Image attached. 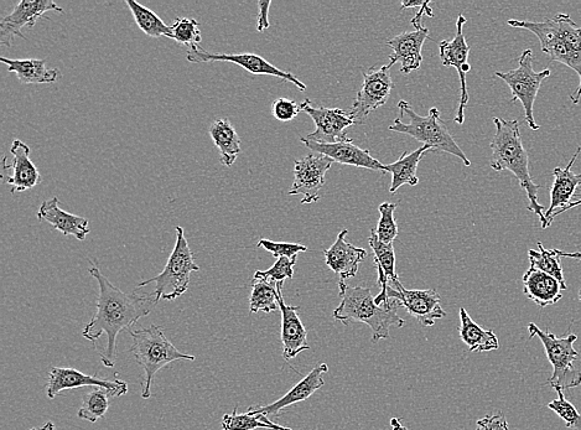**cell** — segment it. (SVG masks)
<instances>
[{
  "label": "cell",
  "mask_w": 581,
  "mask_h": 430,
  "mask_svg": "<svg viewBox=\"0 0 581 430\" xmlns=\"http://www.w3.org/2000/svg\"><path fill=\"white\" fill-rule=\"evenodd\" d=\"M555 391H557L559 398L549 403L548 408L557 413L569 429L581 430V414L564 396V391L560 390V388H555Z\"/></svg>",
  "instance_id": "40"
},
{
  "label": "cell",
  "mask_w": 581,
  "mask_h": 430,
  "mask_svg": "<svg viewBox=\"0 0 581 430\" xmlns=\"http://www.w3.org/2000/svg\"><path fill=\"white\" fill-rule=\"evenodd\" d=\"M397 209V204H392V202H383L378 206V211H380V220H378L377 227L375 229L378 240L387 245H391L398 237L399 229L394 219V211Z\"/></svg>",
  "instance_id": "36"
},
{
  "label": "cell",
  "mask_w": 581,
  "mask_h": 430,
  "mask_svg": "<svg viewBox=\"0 0 581 430\" xmlns=\"http://www.w3.org/2000/svg\"><path fill=\"white\" fill-rule=\"evenodd\" d=\"M580 205H581V199H579L577 201H573L572 204H569L567 207H564V209L555 212V214L552 216V222L555 219V217H558L559 215H562L563 212L568 211V210L575 209V207H578Z\"/></svg>",
  "instance_id": "47"
},
{
  "label": "cell",
  "mask_w": 581,
  "mask_h": 430,
  "mask_svg": "<svg viewBox=\"0 0 581 430\" xmlns=\"http://www.w3.org/2000/svg\"><path fill=\"white\" fill-rule=\"evenodd\" d=\"M297 264V257L278 258L277 262L267 271H257L254 273L253 281H267L271 283H284L285 279L294 277V266Z\"/></svg>",
  "instance_id": "37"
},
{
  "label": "cell",
  "mask_w": 581,
  "mask_h": 430,
  "mask_svg": "<svg viewBox=\"0 0 581 430\" xmlns=\"http://www.w3.org/2000/svg\"><path fill=\"white\" fill-rule=\"evenodd\" d=\"M209 133L216 148L219 149L222 165L232 167L241 154V138L230 119L217 118L212 122Z\"/></svg>",
  "instance_id": "29"
},
{
  "label": "cell",
  "mask_w": 581,
  "mask_h": 430,
  "mask_svg": "<svg viewBox=\"0 0 581 430\" xmlns=\"http://www.w3.org/2000/svg\"><path fill=\"white\" fill-rule=\"evenodd\" d=\"M523 293L539 308H547L554 305L563 298L562 290L567 288L562 283L549 274L539 271V269L529 267L522 278Z\"/></svg>",
  "instance_id": "26"
},
{
  "label": "cell",
  "mask_w": 581,
  "mask_h": 430,
  "mask_svg": "<svg viewBox=\"0 0 581 430\" xmlns=\"http://www.w3.org/2000/svg\"><path fill=\"white\" fill-rule=\"evenodd\" d=\"M186 59L189 62H195V64L214 61L232 62V64L241 66L246 71L251 72L252 75L278 77L280 80L290 82V84L297 86L300 91H306V85L297 76L278 69L271 62L256 54H214L200 48L199 45H194L189 48Z\"/></svg>",
  "instance_id": "14"
},
{
  "label": "cell",
  "mask_w": 581,
  "mask_h": 430,
  "mask_svg": "<svg viewBox=\"0 0 581 430\" xmlns=\"http://www.w3.org/2000/svg\"><path fill=\"white\" fill-rule=\"evenodd\" d=\"M279 309L277 284L267 281H253L249 310L251 313H272Z\"/></svg>",
  "instance_id": "35"
},
{
  "label": "cell",
  "mask_w": 581,
  "mask_h": 430,
  "mask_svg": "<svg viewBox=\"0 0 581 430\" xmlns=\"http://www.w3.org/2000/svg\"><path fill=\"white\" fill-rule=\"evenodd\" d=\"M497 77L505 81L512 92V102L520 101L525 110V118L528 127L532 131H538L539 126L534 119V102L541 90L542 82L551 76V70L544 69L541 72L533 70V51H523L518 59V67L508 72H496Z\"/></svg>",
  "instance_id": "9"
},
{
  "label": "cell",
  "mask_w": 581,
  "mask_h": 430,
  "mask_svg": "<svg viewBox=\"0 0 581 430\" xmlns=\"http://www.w3.org/2000/svg\"><path fill=\"white\" fill-rule=\"evenodd\" d=\"M173 40L186 46L199 45L201 41L200 24L193 18H178L171 25Z\"/></svg>",
  "instance_id": "38"
},
{
  "label": "cell",
  "mask_w": 581,
  "mask_h": 430,
  "mask_svg": "<svg viewBox=\"0 0 581 430\" xmlns=\"http://www.w3.org/2000/svg\"><path fill=\"white\" fill-rule=\"evenodd\" d=\"M528 331L529 339L537 336L542 341L548 360L553 366V375L549 378L548 385H551L554 390L560 388L562 391L579 387L581 372L574 367V361L579 359V352L574 349L578 336L575 334L557 336L546 333L534 323L528 324Z\"/></svg>",
  "instance_id": "8"
},
{
  "label": "cell",
  "mask_w": 581,
  "mask_h": 430,
  "mask_svg": "<svg viewBox=\"0 0 581 430\" xmlns=\"http://www.w3.org/2000/svg\"><path fill=\"white\" fill-rule=\"evenodd\" d=\"M397 107L401 116L393 122L392 126H389V131L407 134L423 145H428L432 150L458 157L463 160L466 167H470V160L451 136L437 107L430 108L425 117L417 115L406 101H399Z\"/></svg>",
  "instance_id": "6"
},
{
  "label": "cell",
  "mask_w": 581,
  "mask_h": 430,
  "mask_svg": "<svg viewBox=\"0 0 581 430\" xmlns=\"http://www.w3.org/2000/svg\"><path fill=\"white\" fill-rule=\"evenodd\" d=\"M432 150L428 145H423L418 149H415L412 153L404 152L402 157L397 159L396 162L386 165V173L392 174V183L389 186V193H397L403 185H418L419 179L417 176V170L419 167L420 160H422L423 155Z\"/></svg>",
  "instance_id": "30"
},
{
  "label": "cell",
  "mask_w": 581,
  "mask_h": 430,
  "mask_svg": "<svg viewBox=\"0 0 581 430\" xmlns=\"http://www.w3.org/2000/svg\"><path fill=\"white\" fill-rule=\"evenodd\" d=\"M81 387H100L110 391L113 397H121L128 393V383L114 378V380H102L97 375L88 376L72 367H54L49 373L46 383V395L50 400L66 390H75Z\"/></svg>",
  "instance_id": "17"
},
{
  "label": "cell",
  "mask_w": 581,
  "mask_h": 430,
  "mask_svg": "<svg viewBox=\"0 0 581 430\" xmlns=\"http://www.w3.org/2000/svg\"><path fill=\"white\" fill-rule=\"evenodd\" d=\"M272 2H258L259 13L257 17V30L259 33H263L264 30L269 29L271 27V23H269V8H271Z\"/></svg>",
  "instance_id": "44"
},
{
  "label": "cell",
  "mask_w": 581,
  "mask_h": 430,
  "mask_svg": "<svg viewBox=\"0 0 581 430\" xmlns=\"http://www.w3.org/2000/svg\"><path fill=\"white\" fill-rule=\"evenodd\" d=\"M258 428L268 429L267 424L262 422V414L254 416L251 412L238 413L237 407L231 414H225L222 419V430H256Z\"/></svg>",
  "instance_id": "39"
},
{
  "label": "cell",
  "mask_w": 581,
  "mask_h": 430,
  "mask_svg": "<svg viewBox=\"0 0 581 430\" xmlns=\"http://www.w3.org/2000/svg\"><path fill=\"white\" fill-rule=\"evenodd\" d=\"M537 246L539 251H528V258L529 262H531V267L539 269V271L558 279V281L562 283V286L567 288V284H565L564 281L562 263H560V258L562 257L559 256L557 248H554V250H547V248L542 245V242H538Z\"/></svg>",
  "instance_id": "34"
},
{
  "label": "cell",
  "mask_w": 581,
  "mask_h": 430,
  "mask_svg": "<svg viewBox=\"0 0 581 430\" xmlns=\"http://www.w3.org/2000/svg\"><path fill=\"white\" fill-rule=\"evenodd\" d=\"M199 266L194 261L193 252H191L188 240H186L183 227H176V242L173 252L166 263L162 273L157 277L147 279L138 284V288L149 286L155 283L153 292L155 299L160 300L178 299L186 293L189 288L190 276L193 272H199Z\"/></svg>",
  "instance_id": "7"
},
{
  "label": "cell",
  "mask_w": 581,
  "mask_h": 430,
  "mask_svg": "<svg viewBox=\"0 0 581 430\" xmlns=\"http://www.w3.org/2000/svg\"><path fill=\"white\" fill-rule=\"evenodd\" d=\"M258 247L263 248L269 253H272L274 258H293L298 257L300 252L308 251V247L299 245V243H289V242H273L267 240V238H262L258 242Z\"/></svg>",
  "instance_id": "41"
},
{
  "label": "cell",
  "mask_w": 581,
  "mask_h": 430,
  "mask_svg": "<svg viewBox=\"0 0 581 430\" xmlns=\"http://www.w3.org/2000/svg\"><path fill=\"white\" fill-rule=\"evenodd\" d=\"M110 397H113L112 393L105 388L92 387L83 395L82 406L77 416L83 421L96 423L98 419L105 417L110 409Z\"/></svg>",
  "instance_id": "33"
},
{
  "label": "cell",
  "mask_w": 581,
  "mask_h": 430,
  "mask_svg": "<svg viewBox=\"0 0 581 430\" xmlns=\"http://www.w3.org/2000/svg\"><path fill=\"white\" fill-rule=\"evenodd\" d=\"M341 303L335 309L334 318L345 326L363 323L372 330V343L389 338L391 326L403 328L406 321L397 313L399 303L389 300L388 303L377 305L371 289L366 287H350L344 281L339 282Z\"/></svg>",
  "instance_id": "4"
},
{
  "label": "cell",
  "mask_w": 581,
  "mask_h": 430,
  "mask_svg": "<svg viewBox=\"0 0 581 430\" xmlns=\"http://www.w3.org/2000/svg\"><path fill=\"white\" fill-rule=\"evenodd\" d=\"M512 28L525 29L537 36L544 54L577 72L580 84L570 100L574 105L581 101V27L568 14H557L544 22L508 20Z\"/></svg>",
  "instance_id": "3"
},
{
  "label": "cell",
  "mask_w": 581,
  "mask_h": 430,
  "mask_svg": "<svg viewBox=\"0 0 581 430\" xmlns=\"http://www.w3.org/2000/svg\"><path fill=\"white\" fill-rule=\"evenodd\" d=\"M391 426L393 430H409L407 427L403 426L402 419L396 417L391 419Z\"/></svg>",
  "instance_id": "49"
},
{
  "label": "cell",
  "mask_w": 581,
  "mask_h": 430,
  "mask_svg": "<svg viewBox=\"0 0 581 430\" xmlns=\"http://www.w3.org/2000/svg\"><path fill=\"white\" fill-rule=\"evenodd\" d=\"M284 283H277L278 304L280 313H282V344L283 357L289 361L295 359L300 352L310 349L308 344V333L305 326L299 318L298 307H290L285 304L283 298Z\"/></svg>",
  "instance_id": "21"
},
{
  "label": "cell",
  "mask_w": 581,
  "mask_h": 430,
  "mask_svg": "<svg viewBox=\"0 0 581 430\" xmlns=\"http://www.w3.org/2000/svg\"><path fill=\"white\" fill-rule=\"evenodd\" d=\"M38 219L48 222L55 230L64 236H74L77 240H85L90 233V224L85 217L69 214L60 209V201L57 198L45 200L40 205Z\"/></svg>",
  "instance_id": "25"
},
{
  "label": "cell",
  "mask_w": 581,
  "mask_h": 430,
  "mask_svg": "<svg viewBox=\"0 0 581 430\" xmlns=\"http://www.w3.org/2000/svg\"><path fill=\"white\" fill-rule=\"evenodd\" d=\"M300 112H302V107L288 98H278L272 105V115L280 122L293 121Z\"/></svg>",
  "instance_id": "42"
},
{
  "label": "cell",
  "mask_w": 581,
  "mask_h": 430,
  "mask_svg": "<svg viewBox=\"0 0 581 430\" xmlns=\"http://www.w3.org/2000/svg\"><path fill=\"white\" fill-rule=\"evenodd\" d=\"M332 160L319 153H310L295 160L294 183L289 195H303L302 204H314L320 199V190L325 185V175L329 172Z\"/></svg>",
  "instance_id": "13"
},
{
  "label": "cell",
  "mask_w": 581,
  "mask_h": 430,
  "mask_svg": "<svg viewBox=\"0 0 581 430\" xmlns=\"http://www.w3.org/2000/svg\"><path fill=\"white\" fill-rule=\"evenodd\" d=\"M392 62L381 67H372L363 74V84L357 92L356 100L350 110L355 124L366 123L372 112L385 106L393 88L391 76Z\"/></svg>",
  "instance_id": "10"
},
{
  "label": "cell",
  "mask_w": 581,
  "mask_h": 430,
  "mask_svg": "<svg viewBox=\"0 0 581 430\" xmlns=\"http://www.w3.org/2000/svg\"><path fill=\"white\" fill-rule=\"evenodd\" d=\"M413 31H404L396 38L387 41L389 48H392L393 54L389 62L396 64L401 62L402 74L409 75L413 71H418L422 66L423 55L422 49L425 40L429 38V30L422 24L414 27Z\"/></svg>",
  "instance_id": "20"
},
{
  "label": "cell",
  "mask_w": 581,
  "mask_h": 430,
  "mask_svg": "<svg viewBox=\"0 0 581 430\" xmlns=\"http://www.w3.org/2000/svg\"><path fill=\"white\" fill-rule=\"evenodd\" d=\"M389 300H397L399 307L417 319L424 328L434 326L435 321L446 316L440 305V294L434 289H406L401 282L389 283Z\"/></svg>",
  "instance_id": "11"
},
{
  "label": "cell",
  "mask_w": 581,
  "mask_h": 430,
  "mask_svg": "<svg viewBox=\"0 0 581 430\" xmlns=\"http://www.w3.org/2000/svg\"><path fill=\"white\" fill-rule=\"evenodd\" d=\"M8 71L18 76L20 84H54L61 77L57 69H49L45 60L0 58Z\"/></svg>",
  "instance_id": "28"
},
{
  "label": "cell",
  "mask_w": 581,
  "mask_h": 430,
  "mask_svg": "<svg viewBox=\"0 0 581 430\" xmlns=\"http://www.w3.org/2000/svg\"><path fill=\"white\" fill-rule=\"evenodd\" d=\"M368 243H370L373 256H375V267L378 273L377 283L381 286V293L377 295L375 302L377 305H383L389 302V283L399 281L396 273V253H394L393 243L387 245V243L378 240L375 229L371 230Z\"/></svg>",
  "instance_id": "27"
},
{
  "label": "cell",
  "mask_w": 581,
  "mask_h": 430,
  "mask_svg": "<svg viewBox=\"0 0 581 430\" xmlns=\"http://www.w3.org/2000/svg\"><path fill=\"white\" fill-rule=\"evenodd\" d=\"M559 256L560 257H567V258H572V259H578V261H581V253L580 252H575V253H565L562 251H559ZM579 300L581 302V288L579 290Z\"/></svg>",
  "instance_id": "48"
},
{
  "label": "cell",
  "mask_w": 581,
  "mask_h": 430,
  "mask_svg": "<svg viewBox=\"0 0 581 430\" xmlns=\"http://www.w3.org/2000/svg\"><path fill=\"white\" fill-rule=\"evenodd\" d=\"M302 112H305L313 119L316 129L310 133L308 141L321 144H334L346 141L347 129L354 126V119L349 112L340 110V108L313 107L308 98L300 105Z\"/></svg>",
  "instance_id": "15"
},
{
  "label": "cell",
  "mask_w": 581,
  "mask_h": 430,
  "mask_svg": "<svg viewBox=\"0 0 581 430\" xmlns=\"http://www.w3.org/2000/svg\"><path fill=\"white\" fill-rule=\"evenodd\" d=\"M262 422L266 423L268 426V429H271V430H292V429H289L287 427L278 426V424L273 423L271 421V419L267 418L266 416H263V414H262Z\"/></svg>",
  "instance_id": "46"
},
{
  "label": "cell",
  "mask_w": 581,
  "mask_h": 430,
  "mask_svg": "<svg viewBox=\"0 0 581 430\" xmlns=\"http://www.w3.org/2000/svg\"><path fill=\"white\" fill-rule=\"evenodd\" d=\"M306 148L311 152L325 155L334 163L342 165H351V167L373 170V172L386 173V165L378 162L373 158L367 149L357 147L354 139H346V141L337 142L334 144H321L308 141L305 137L300 138Z\"/></svg>",
  "instance_id": "18"
},
{
  "label": "cell",
  "mask_w": 581,
  "mask_h": 430,
  "mask_svg": "<svg viewBox=\"0 0 581 430\" xmlns=\"http://www.w3.org/2000/svg\"><path fill=\"white\" fill-rule=\"evenodd\" d=\"M466 18L463 14L459 15L456 20V34L454 39L443 40L439 44V55L442 59L443 65L446 67H455L460 77L461 95L458 108V115L455 117V122L464 124L465 110L469 103L468 85H466V75L471 70L469 62L470 46L466 43L464 35V25Z\"/></svg>",
  "instance_id": "12"
},
{
  "label": "cell",
  "mask_w": 581,
  "mask_h": 430,
  "mask_svg": "<svg viewBox=\"0 0 581 430\" xmlns=\"http://www.w3.org/2000/svg\"><path fill=\"white\" fill-rule=\"evenodd\" d=\"M328 371L329 367L326 364L316 366L308 376H305L302 381L297 383V385H295L287 395L280 398V400L268 404V406L251 408L248 412H251L254 416H257V414H263V416H266L267 418L278 417L283 409L293 406L295 403L308 400V398L313 396L316 391L320 390V388L325 385L323 375Z\"/></svg>",
  "instance_id": "23"
},
{
  "label": "cell",
  "mask_w": 581,
  "mask_h": 430,
  "mask_svg": "<svg viewBox=\"0 0 581 430\" xmlns=\"http://www.w3.org/2000/svg\"><path fill=\"white\" fill-rule=\"evenodd\" d=\"M349 231L342 230L337 235L334 245L324 251L326 266L341 281L354 278L359 272L360 264L365 261L367 251L346 241Z\"/></svg>",
  "instance_id": "22"
},
{
  "label": "cell",
  "mask_w": 581,
  "mask_h": 430,
  "mask_svg": "<svg viewBox=\"0 0 581 430\" xmlns=\"http://www.w3.org/2000/svg\"><path fill=\"white\" fill-rule=\"evenodd\" d=\"M133 339L131 354L144 371V381L142 383V398L148 400L152 397V383L155 375L165 366L174 361L189 360L194 361L195 356L184 354L171 344L166 338L162 326L152 324L149 328L136 331L129 330Z\"/></svg>",
  "instance_id": "5"
},
{
  "label": "cell",
  "mask_w": 581,
  "mask_h": 430,
  "mask_svg": "<svg viewBox=\"0 0 581 430\" xmlns=\"http://www.w3.org/2000/svg\"><path fill=\"white\" fill-rule=\"evenodd\" d=\"M425 2L423 0H415V2H406V0H402L401 8L404 9H411V8H422Z\"/></svg>",
  "instance_id": "45"
},
{
  "label": "cell",
  "mask_w": 581,
  "mask_h": 430,
  "mask_svg": "<svg viewBox=\"0 0 581 430\" xmlns=\"http://www.w3.org/2000/svg\"><path fill=\"white\" fill-rule=\"evenodd\" d=\"M496 132L490 144L492 150L490 167L496 172L508 170L516 176L521 188L526 191L529 205L528 210L534 212L541 221L542 229H548L544 206L539 204L538 191L543 186L534 183L529 174V158L523 147L520 123L517 119L494 118Z\"/></svg>",
  "instance_id": "2"
},
{
  "label": "cell",
  "mask_w": 581,
  "mask_h": 430,
  "mask_svg": "<svg viewBox=\"0 0 581 430\" xmlns=\"http://www.w3.org/2000/svg\"><path fill=\"white\" fill-rule=\"evenodd\" d=\"M581 153V147L573 155L572 160L565 168H555L553 170L554 181L551 189V205L546 211V220L548 226L552 224V216L555 212L564 209L569 204H572L579 186H581V174H575L573 167L575 160L578 159Z\"/></svg>",
  "instance_id": "24"
},
{
  "label": "cell",
  "mask_w": 581,
  "mask_h": 430,
  "mask_svg": "<svg viewBox=\"0 0 581 430\" xmlns=\"http://www.w3.org/2000/svg\"><path fill=\"white\" fill-rule=\"evenodd\" d=\"M88 273L96 279L100 295L96 314L85 326L82 335L92 343L100 340L102 335H107L105 350L100 351L101 361L106 367H113L116 364L118 334L152 313L158 302L153 293L140 294L137 290L133 293L122 292L96 266L88 268Z\"/></svg>",
  "instance_id": "1"
},
{
  "label": "cell",
  "mask_w": 581,
  "mask_h": 430,
  "mask_svg": "<svg viewBox=\"0 0 581 430\" xmlns=\"http://www.w3.org/2000/svg\"><path fill=\"white\" fill-rule=\"evenodd\" d=\"M476 430H510L505 416L502 413L487 416L476 423Z\"/></svg>",
  "instance_id": "43"
},
{
  "label": "cell",
  "mask_w": 581,
  "mask_h": 430,
  "mask_svg": "<svg viewBox=\"0 0 581 430\" xmlns=\"http://www.w3.org/2000/svg\"><path fill=\"white\" fill-rule=\"evenodd\" d=\"M129 10H131L134 20L138 28L143 31L145 35L150 38H169L173 39V31L171 27L166 25L157 14L144 5L134 2V0H126Z\"/></svg>",
  "instance_id": "32"
},
{
  "label": "cell",
  "mask_w": 581,
  "mask_h": 430,
  "mask_svg": "<svg viewBox=\"0 0 581 430\" xmlns=\"http://www.w3.org/2000/svg\"><path fill=\"white\" fill-rule=\"evenodd\" d=\"M460 321L459 333L461 340L469 347V351L487 352L498 350L500 343H498L494 331L482 329L480 325H477L471 319V316L464 308L460 309Z\"/></svg>",
  "instance_id": "31"
},
{
  "label": "cell",
  "mask_w": 581,
  "mask_h": 430,
  "mask_svg": "<svg viewBox=\"0 0 581 430\" xmlns=\"http://www.w3.org/2000/svg\"><path fill=\"white\" fill-rule=\"evenodd\" d=\"M10 153L13 155V162L7 165L3 160V168L9 172L4 181L10 186V193H23V191L34 189L41 183V175L33 160L30 159L29 145L20 139H14Z\"/></svg>",
  "instance_id": "19"
},
{
  "label": "cell",
  "mask_w": 581,
  "mask_h": 430,
  "mask_svg": "<svg viewBox=\"0 0 581 430\" xmlns=\"http://www.w3.org/2000/svg\"><path fill=\"white\" fill-rule=\"evenodd\" d=\"M64 13V9L53 0H22L13 9V12L0 22V43L4 46L12 45L14 38L27 39L22 33L24 28H34L40 18H45V13Z\"/></svg>",
  "instance_id": "16"
},
{
  "label": "cell",
  "mask_w": 581,
  "mask_h": 430,
  "mask_svg": "<svg viewBox=\"0 0 581 430\" xmlns=\"http://www.w3.org/2000/svg\"><path fill=\"white\" fill-rule=\"evenodd\" d=\"M30 430H55V426L53 422H48L43 427H36Z\"/></svg>",
  "instance_id": "50"
}]
</instances>
